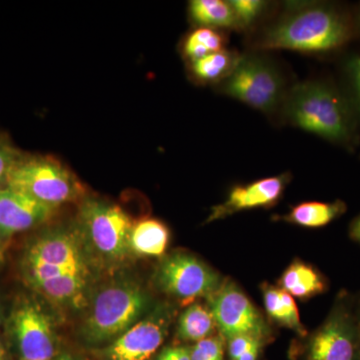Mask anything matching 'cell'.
Instances as JSON below:
<instances>
[{
    "label": "cell",
    "instance_id": "29",
    "mask_svg": "<svg viewBox=\"0 0 360 360\" xmlns=\"http://www.w3.org/2000/svg\"><path fill=\"white\" fill-rule=\"evenodd\" d=\"M191 348L170 347L165 348L156 360H191Z\"/></svg>",
    "mask_w": 360,
    "mask_h": 360
},
{
    "label": "cell",
    "instance_id": "26",
    "mask_svg": "<svg viewBox=\"0 0 360 360\" xmlns=\"http://www.w3.org/2000/svg\"><path fill=\"white\" fill-rule=\"evenodd\" d=\"M229 4L236 14L238 27H248L252 25L265 6V2L260 0H233Z\"/></svg>",
    "mask_w": 360,
    "mask_h": 360
},
{
    "label": "cell",
    "instance_id": "7",
    "mask_svg": "<svg viewBox=\"0 0 360 360\" xmlns=\"http://www.w3.org/2000/svg\"><path fill=\"white\" fill-rule=\"evenodd\" d=\"M221 82L224 94L265 113L276 110L283 96V82L278 71L257 56H240Z\"/></svg>",
    "mask_w": 360,
    "mask_h": 360
},
{
    "label": "cell",
    "instance_id": "21",
    "mask_svg": "<svg viewBox=\"0 0 360 360\" xmlns=\"http://www.w3.org/2000/svg\"><path fill=\"white\" fill-rule=\"evenodd\" d=\"M215 328L210 309L200 303H193L180 315L177 335L180 340L196 343L212 336Z\"/></svg>",
    "mask_w": 360,
    "mask_h": 360
},
{
    "label": "cell",
    "instance_id": "1",
    "mask_svg": "<svg viewBox=\"0 0 360 360\" xmlns=\"http://www.w3.org/2000/svg\"><path fill=\"white\" fill-rule=\"evenodd\" d=\"M349 37L350 26L342 14L328 6H314L292 11L270 26L257 46L321 53L338 49Z\"/></svg>",
    "mask_w": 360,
    "mask_h": 360
},
{
    "label": "cell",
    "instance_id": "23",
    "mask_svg": "<svg viewBox=\"0 0 360 360\" xmlns=\"http://www.w3.org/2000/svg\"><path fill=\"white\" fill-rule=\"evenodd\" d=\"M224 49V39L222 34L208 27L198 28L191 32L184 46V54L191 63Z\"/></svg>",
    "mask_w": 360,
    "mask_h": 360
},
{
    "label": "cell",
    "instance_id": "12",
    "mask_svg": "<svg viewBox=\"0 0 360 360\" xmlns=\"http://www.w3.org/2000/svg\"><path fill=\"white\" fill-rule=\"evenodd\" d=\"M56 212V207L27 194L8 186L0 187V243L20 232L44 224Z\"/></svg>",
    "mask_w": 360,
    "mask_h": 360
},
{
    "label": "cell",
    "instance_id": "2",
    "mask_svg": "<svg viewBox=\"0 0 360 360\" xmlns=\"http://www.w3.org/2000/svg\"><path fill=\"white\" fill-rule=\"evenodd\" d=\"M290 122L309 134L335 143L354 139L352 116L342 97L328 85L304 82L293 87L285 106Z\"/></svg>",
    "mask_w": 360,
    "mask_h": 360
},
{
    "label": "cell",
    "instance_id": "11",
    "mask_svg": "<svg viewBox=\"0 0 360 360\" xmlns=\"http://www.w3.org/2000/svg\"><path fill=\"white\" fill-rule=\"evenodd\" d=\"M87 257L79 232L56 229L28 241L20 265L87 267Z\"/></svg>",
    "mask_w": 360,
    "mask_h": 360
},
{
    "label": "cell",
    "instance_id": "4",
    "mask_svg": "<svg viewBox=\"0 0 360 360\" xmlns=\"http://www.w3.org/2000/svg\"><path fill=\"white\" fill-rule=\"evenodd\" d=\"M134 221L120 206L101 200H86L79 210L80 238L84 250L101 264L120 265L132 255Z\"/></svg>",
    "mask_w": 360,
    "mask_h": 360
},
{
    "label": "cell",
    "instance_id": "33",
    "mask_svg": "<svg viewBox=\"0 0 360 360\" xmlns=\"http://www.w3.org/2000/svg\"><path fill=\"white\" fill-rule=\"evenodd\" d=\"M355 316H356L357 328H359V338H360V303L359 307L355 309Z\"/></svg>",
    "mask_w": 360,
    "mask_h": 360
},
{
    "label": "cell",
    "instance_id": "10",
    "mask_svg": "<svg viewBox=\"0 0 360 360\" xmlns=\"http://www.w3.org/2000/svg\"><path fill=\"white\" fill-rule=\"evenodd\" d=\"M9 333L20 360H52L56 335L49 316L32 300H20L9 315Z\"/></svg>",
    "mask_w": 360,
    "mask_h": 360
},
{
    "label": "cell",
    "instance_id": "15",
    "mask_svg": "<svg viewBox=\"0 0 360 360\" xmlns=\"http://www.w3.org/2000/svg\"><path fill=\"white\" fill-rule=\"evenodd\" d=\"M89 270L70 271L32 284L30 288L51 302L77 305L84 300Z\"/></svg>",
    "mask_w": 360,
    "mask_h": 360
},
{
    "label": "cell",
    "instance_id": "30",
    "mask_svg": "<svg viewBox=\"0 0 360 360\" xmlns=\"http://www.w3.org/2000/svg\"><path fill=\"white\" fill-rule=\"evenodd\" d=\"M262 347V345H259L251 348V349L246 352L245 354L241 355L238 360H257Z\"/></svg>",
    "mask_w": 360,
    "mask_h": 360
},
{
    "label": "cell",
    "instance_id": "25",
    "mask_svg": "<svg viewBox=\"0 0 360 360\" xmlns=\"http://www.w3.org/2000/svg\"><path fill=\"white\" fill-rule=\"evenodd\" d=\"M22 153L8 134L0 132V187L6 186L7 175Z\"/></svg>",
    "mask_w": 360,
    "mask_h": 360
},
{
    "label": "cell",
    "instance_id": "3",
    "mask_svg": "<svg viewBox=\"0 0 360 360\" xmlns=\"http://www.w3.org/2000/svg\"><path fill=\"white\" fill-rule=\"evenodd\" d=\"M148 305V295L134 281H120L108 284L92 300L82 324V335L91 345L116 340L141 321Z\"/></svg>",
    "mask_w": 360,
    "mask_h": 360
},
{
    "label": "cell",
    "instance_id": "34",
    "mask_svg": "<svg viewBox=\"0 0 360 360\" xmlns=\"http://www.w3.org/2000/svg\"><path fill=\"white\" fill-rule=\"evenodd\" d=\"M56 360H75V359H73V357L71 356V355H70V354H63L58 355V356L56 357Z\"/></svg>",
    "mask_w": 360,
    "mask_h": 360
},
{
    "label": "cell",
    "instance_id": "17",
    "mask_svg": "<svg viewBox=\"0 0 360 360\" xmlns=\"http://www.w3.org/2000/svg\"><path fill=\"white\" fill-rule=\"evenodd\" d=\"M169 238V229L160 220L143 219L132 227L130 248L141 257H158L165 255Z\"/></svg>",
    "mask_w": 360,
    "mask_h": 360
},
{
    "label": "cell",
    "instance_id": "22",
    "mask_svg": "<svg viewBox=\"0 0 360 360\" xmlns=\"http://www.w3.org/2000/svg\"><path fill=\"white\" fill-rule=\"evenodd\" d=\"M240 58L236 52L224 51L208 54L191 63L194 77L203 82H219L229 77Z\"/></svg>",
    "mask_w": 360,
    "mask_h": 360
},
{
    "label": "cell",
    "instance_id": "35",
    "mask_svg": "<svg viewBox=\"0 0 360 360\" xmlns=\"http://www.w3.org/2000/svg\"><path fill=\"white\" fill-rule=\"evenodd\" d=\"M4 262V248H2L1 243H0V264Z\"/></svg>",
    "mask_w": 360,
    "mask_h": 360
},
{
    "label": "cell",
    "instance_id": "5",
    "mask_svg": "<svg viewBox=\"0 0 360 360\" xmlns=\"http://www.w3.org/2000/svg\"><path fill=\"white\" fill-rule=\"evenodd\" d=\"M6 186L56 208L84 195L75 174L51 155L22 153L7 175Z\"/></svg>",
    "mask_w": 360,
    "mask_h": 360
},
{
    "label": "cell",
    "instance_id": "19",
    "mask_svg": "<svg viewBox=\"0 0 360 360\" xmlns=\"http://www.w3.org/2000/svg\"><path fill=\"white\" fill-rule=\"evenodd\" d=\"M347 210V205L340 200L333 202L309 201L293 206L290 213L281 217L284 221L309 229L326 226L340 217Z\"/></svg>",
    "mask_w": 360,
    "mask_h": 360
},
{
    "label": "cell",
    "instance_id": "6",
    "mask_svg": "<svg viewBox=\"0 0 360 360\" xmlns=\"http://www.w3.org/2000/svg\"><path fill=\"white\" fill-rule=\"evenodd\" d=\"M300 360H360V338L355 309L341 293L326 321L303 336Z\"/></svg>",
    "mask_w": 360,
    "mask_h": 360
},
{
    "label": "cell",
    "instance_id": "20",
    "mask_svg": "<svg viewBox=\"0 0 360 360\" xmlns=\"http://www.w3.org/2000/svg\"><path fill=\"white\" fill-rule=\"evenodd\" d=\"M189 13L194 22L203 27L236 28L238 20L229 1L224 0H193Z\"/></svg>",
    "mask_w": 360,
    "mask_h": 360
},
{
    "label": "cell",
    "instance_id": "14",
    "mask_svg": "<svg viewBox=\"0 0 360 360\" xmlns=\"http://www.w3.org/2000/svg\"><path fill=\"white\" fill-rule=\"evenodd\" d=\"M168 317L155 314L137 322L104 350L106 360H148L167 335Z\"/></svg>",
    "mask_w": 360,
    "mask_h": 360
},
{
    "label": "cell",
    "instance_id": "16",
    "mask_svg": "<svg viewBox=\"0 0 360 360\" xmlns=\"http://www.w3.org/2000/svg\"><path fill=\"white\" fill-rule=\"evenodd\" d=\"M278 285L292 297L302 300L321 295L328 288L326 278L321 272L300 260H295L285 269Z\"/></svg>",
    "mask_w": 360,
    "mask_h": 360
},
{
    "label": "cell",
    "instance_id": "32",
    "mask_svg": "<svg viewBox=\"0 0 360 360\" xmlns=\"http://www.w3.org/2000/svg\"><path fill=\"white\" fill-rule=\"evenodd\" d=\"M0 360H8L6 347H4L1 342H0Z\"/></svg>",
    "mask_w": 360,
    "mask_h": 360
},
{
    "label": "cell",
    "instance_id": "8",
    "mask_svg": "<svg viewBox=\"0 0 360 360\" xmlns=\"http://www.w3.org/2000/svg\"><path fill=\"white\" fill-rule=\"evenodd\" d=\"M155 283L167 295L191 302L200 297H210L222 283L219 274L195 255L174 252L158 265Z\"/></svg>",
    "mask_w": 360,
    "mask_h": 360
},
{
    "label": "cell",
    "instance_id": "31",
    "mask_svg": "<svg viewBox=\"0 0 360 360\" xmlns=\"http://www.w3.org/2000/svg\"><path fill=\"white\" fill-rule=\"evenodd\" d=\"M350 236L354 240L360 243V215L352 222V227H350Z\"/></svg>",
    "mask_w": 360,
    "mask_h": 360
},
{
    "label": "cell",
    "instance_id": "18",
    "mask_svg": "<svg viewBox=\"0 0 360 360\" xmlns=\"http://www.w3.org/2000/svg\"><path fill=\"white\" fill-rule=\"evenodd\" d=\"M262 290L265 310L270 319L279 326L295 331L302 338L307 335V330L300 321L297 305L292 296L281 288L267 283L262 284Z\"/></svg>",
    "mask_w": 360,
    "mask_h": 360
},
{
    "label": "cell",
    "instance_id": "27",
    "mask_svg": "<svg viewBox=\"0 0 360 360\" xmlns=\"http://www.w3.org/2000/svg\"><path fill=\"white\" fill-rule=\"evenodd\" d=\"M229 341V355L231 360H238L241 355L257 345H264V341L250 335H239Z\"/></svg>",
    "mask_w": 360,
    "mask_h": 360
},
{
    "label": "cell",
    "instance_id": "28",
    "mask_svg": "<svg viewBox=\"0 0 360 360\" xmlns=\"http://www.w3.org/2000/svg\"><path fill=\"white\" fill-rule=\"evenodd\" d=\"M347 72L352 92L360 108V56H354L348 60Z\"/></svg>",
    "mask_w": 360,
    "mask_h": 360
},
{
    "label": "cell",
    "instance_id": "24",
    "mask_svg": "<svg viewBox=\"0 0 360 360\" xmlns=\"http://www.w3.org/2000/svg\"><path fill=\"white\" fill-rule=\"evenodd\" d=\"M191 360H224V340L220 335L198 341L191 348Z\"/></svg>",
    "mask_w": 360,
    "mask_h": 360
},
{
    "label": "cell",
    "instance_id": "9",
    "mask_svg": "<svg viewBox=\"0 0 360 360\" xmlns=\"http://www.w3.org/2000/svg\"><path fill=\"white\" fill-rule=\"evenodd\" d=\"M207 298L208 309L224 340L250 335L265 341L270 335V328L264 316L233 281L222 283L219 290Z\"/></svg>",
    "mask_w": 360,
    "mask_h": 360
},
{
    "label": "cell",
    "instance_id": "13",
    "mask_svg": "<svg viewBox=\"0 0 360 360\" xmlns=\"http://www.w3.org/2000/svg\"><path fill=\"white\" fill-rule=\"evenodd\" d=\"M290 175L284 174L234 186L224 202L213 206L206 222L226 219L243 210L276 205L283 196Z\"/></svg>",
    "mask_w": 360,
    "mask_h": 360
}]
</instances>
